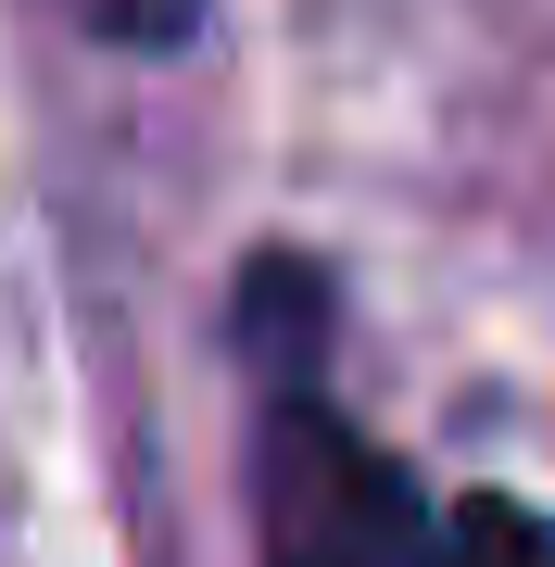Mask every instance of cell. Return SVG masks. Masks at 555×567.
<instances>
[{
    "instance_id": "3957f363",
    "label": "cell",
    "mask_w": 555,
    "mask_h": 567,
    "mask_svg": "<svg viewBox=\"0 0 555 567\" xmlns=\"http://www.w3.org/2000/svg\"><path fill=\"white\" fill-rule=\"evenodd\" d=\"M189 0H114V39H177Z\"/></svg>"
},
{
    "instance_id": "6da1fadb",
    "label": "cell",
    "mask_w": 555,
    "mask_h": 567,
    "mask_svg": "<svg viewBox=\"0 0 555 567\" xmlns=\"http://www.w3.org/2000/svg\"><path fill=\"white\" fill-rule=\"evenodd\" d=\"M253 480H266V567H430V543H442L430 492L367 429H341V404L316 379L266 391Z\"/></svg>"
},
{
    "instance_id": "7a4b0ae2",
    "label": "cell",
    "mask_w": 555,
    "mask_h": 567,
    "mask_svg": "<svg viewBox=\"0 0 555 567\" xmlns=\"http://www.w3.org/2000/svg\"><path fill=\"white\" fill-rule=\"evenodd\" d=\"M430 567H555V517L505 505V492H480V505H454V517H442Z\"/></svg>"
}]
</instances>
